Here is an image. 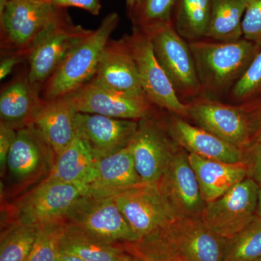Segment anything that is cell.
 Wrapping results in <instances>:
<instances>
[{
    "mask_svg": "<svg viewBox=\"0 0 261 261\" xmlns=\"http://www.w3.org/2000/svg\"><path fill=\"white\" fill-rule=\"evenodd\" d=\"M119 21L120 16L115 12L105 17L99 27L72 50L44 84L42 99L64 97L94 78L103 51Z\"/></svg>",
    "mask_w": 261,
    "mask_h": 261,
    "instance_id": "3957f363",
    "label": "cell"
},
{
    "mask_svg": "<svg viewBox=\"0 0 261 261\" xmlns=\"http://www.w3.org/2000/svg\"><path fill=\"white\" fill-rule=\"evenodd\" d=\"M92 80L118 92L145 95L135 58L124 37L118 40L110 39Z\"/></svg>",
    "mask_w": 261,
    "mask_h": 261,
    "instance_id": "ac0fdd59",
    "label": "cell"
},
{
    "mask_svg": "<svg viewBox=\"0 0 261 261\" xmlns=\"http://www.w3.org/2000/svg\"><path fill=\"white\" fill-rule=\"evenodd\" d=\"M142 183L128 145L116 153L97 160V174L87 188V195L114 197Z\"/></svg>",
    "mask_w": 261,
    "mask_h": 261,
    "instance_id": "44dd1931",
    "label": "cell"
},
{
    "mask_svg": "<svg viewBox=\"0 0 261 261\" xmlns=\"http://www.w3.org/2000/svg\"><path fill=\"white\" fill-rule=\"evenodd\" d=\"M66 228L65 219L40 225L32 251L25 261H57L61 254L60 245Z\"/></svg>",
    "mask_w": 261,
    "mask_h": 261,
    "instance_id": "4dcf8cb0",
    "label": "cell"
},
{
    "mask_svg": "<svg viewBox=\"0 0 261 261\" xmlns=\"http://www.w3.org/2000/svg\"><path fill=\"white\" fill-rule=\"evenodd\" d=\"M16 134L17 130L14 128L0 123V174L2 179L6 173L8 154L16 137Z\"/></svg>",
    "mask_w": 261,
    "mask_h": 261,
    "instance_id": "d590c367",
    "label": "cell"
},
{
    "mask_svg": "<svg viewBox=\"0 0 261 261\" xmlns=\"http://www.w3.org/2000/svg\"><path fill=\"white\" fill-rule=\"evenodd\" d=\"M113 197L137 240L176 219L157 184H140Z\"/></svg>",
    "mask_w": 261,
    "mask_h": 261,
    "instance_id": "8fae6325",
    "label": "cell"
},
{
    "mask_svg": "<svg viewBox=\"0 0 261 261\" xmlns=\"http://www.w3.org/2000/svg\"><path fill=\"white\" fill-rule=\"evenodd\" d=\"M138 121L77 113L75 133L88 146L94 159L98 160L129 145L138 128Z\"/></svg>",
    "mask_w": 261,
    "mask_h": 261,
    "instance_id": "e0dca14e",
    "label": "cell"
},
{
    "mask_svg": "<svg viewBox=\"0 0 261 261\" xmlns=\"http://www.w3.org/2000/svg\"><path fill=\"white\" fill-rule=\"evenodd\" d=\"M166 130L173 142L188 153L224 163L243 161V149L200 127L190 124L179 117L171 118Z\"/></svg>",
    "mask_w": 261,
    "mask_h": 261,
    "instance_id": "d6986e66",
    "label": "cell"
},
{
    "mask_svg": "<svg viewBox=\"0 0 261 261\" xmlns=\"http://www.w3.org/2000/svg\"><path fill=\"white\" fill-rule=\"evenodd\" d=\"M247 0H212L205 37L231 42L243 37L242 23Z\"/></svg>",
    "mask_w": 261,
    "mask_h": 261,
    "instance_id": "484cf974",
    "label": "cell"
},
{
    "mask_svg": "<svg viewBox=\"0 0 261 261\" xmlns=\"http://www.w3.org/2000/svg\"><path fill=\"white\" fill-rule=\"evenodd\" d=\"M139 122L130 141L135 168L142 184H158L177 145L167 130L149 117Z\"/></svg>",
    "mask_w": 261,
    "mask_h": 261,
    "instance_id": "9a60e30c",
    "label": "cell"
},
{
    "mask_svg": "<svg viewBox=\"0 0 261 261\" xmlns=\"http://www.w3.org/2000/svg\"><path fill=\"white\" fill-rule=\"evenodd\" d=\"M244 111L247 113L251 121L252 142L261 144V102L252 111Z\"/></svg>",
    "mask_w": 261,
    "mask_h": 261,
    "instance_id": "f35d334b",
    "label": "cell"
},
{
    "mask_svg": "<svg viewBox=\"0 0 261 261\" xmlns=\"http://www.w3.org/2000/svg\"><path fill=\"white\" fill-rule=\"evenodd\" d=\"M64 219L68 226L107 243L122 246L137 241L113 197L87 194L82 196L70 207Z\"/></svg>",
    "mask_w": 261,
    "mask_h": 261,
    "instance_id": "8992f818",
    "label": "cell"
},
{
    "mask_svg": "<svg viewBox=\"0 0 261 261\" xmlns=\"http://www.w3.org/2000/svg\"><path fill=\"white\" fill-rule=\"evenodd\" d=\"M225 261H261L260 216H255L246 227L228 240Z\"/></svg>",
    "mask_w": 261,
    "mask_h": 261,
    "instance_id": "f1b7e54d",
    "label": "cell"
},
{
    "mask_svg": "<svg viewBox=\"0 0 261 261\" xmlns=\"http://www.w3.org/2000/svg\"><path fill=\"white\" fill-rule=\"evenodd\" d=\"M261 92V48L247 69L233 84L232 95L236 100H245Z\"/></svg>",
    "mask_w": 261,
    "mask_h": 261,
    "instance_id": "d6a6232c",
    "label": "cell"
},
{
    "mask_svg": "<svg viewBox=\"0 0 261 261\" xmlns=\"http://www.w3.org/2000/svg\"><path fill=\"white\" fill-rule=\"evenodd\" d=\"M50 3L57 8L65 9L69 7H74L94 15L99 14L102 7L99 0H51Z\"/></svg>",
    "mask_w": 261,
    "mask_h": 261,
    "instance_id": "8d00e7d4",
    "label": "cell"
},
{
    "mask_svg": "<svg viewBox=\"0 0 261 261\" xmlns=\"http://www.w3.org/2000/svg\"><path fill=\"white\" fill-rule=\"evenodd\" d=\"M25 58H28V55L23 51H15L14 53L5 57L0 63V79L5 80L12 73L17 65L21 63Z\"/></svg>",
    "mask_w": 261,
    "mask_h": 261,
    "instance_id": "74e56055",
    "label": "cell"
},
{
    "mask_svg": "<svg viewBox=\"0 0 261 261\" xmlns=\"http://www.w3.org/2000/svg\"><path fill=\"white\" fill-rule=\"evenodd\" d=\"M60 250L84 261H126L129 256L121 245L103 241L67 224Z\"/></svg>",
    "mask_w": 261,
    "mask_h": 261,
    "instance_id": "d4e9b609",
    "label": "cell"
},
{
    "mask_svg": "<svg viewBox=\"0 0 261 261\" xmlns=\"http://www.w3.org/2000/svg\"><path fill=\"white\" fill-rule=\"evenodd\" d=\"M77 113L65 97L43 99L32 124L47 141L56 156L64 151L76 137Z\"/></svg>",
    "mask_w": 261,
    "mask_h": 261,
    "instance_id": "ffe728a7",
    "label": "cell"
},
{
    "mask_svg": "<svg viewBox=\"0 0 261 261\" xmlns=\"http://www.w3.org/2000/svg\"><path fill=\"white\" fill-rule=\"evenodd\" d=\"M78 113L140 121L150 114L145 95H136L108 88L94 80L64 96Z\"/></svg>",
    "mask_w": 261,
    "mask_h": 261,
    "instance_id": "7c38bea8",
    "label": "cell"
},
{
    "mask_svg": "<svg viewBox=\"0 0 261 261\" xmlns=\"http://www.w3.org/2000/svg\"><path fill=\"white\" fill-rule=\"evenodd\" d=\"M82 185L47 178L13 202H2V228L11 224H45L64 219L75 202L87 195Z\"/></svg>",
    "mask_w": 261,
    "mask_h": 261,
    "instance_id": "7a4b0ae2",
    "label": "cell"
},
{
    "mask_svg": "<svg viewBox=\"0 0 261 261\" xmlns=\"http://www.w3.org/2000/svg\"><path fill=\"white\" fill-rule=\"evenodd\" d=\"M177 0H142L132 20L135 27L149 28L163 23H173V15Z\"/></svg>",
    "mask_w": 261,
    "mask_h": 261,
    "instance_id": "1f68e13d",
    "label": "cell"
},
{
    "mask_svg": "<svg viewBox=\"0 0 261 261\" xmlns=\"http://www.w3.org/2000/svg\"><path fill=\"white\" fill-rule=\"evenodd\" d=\"M242 29L243 38L261 44V0H247Z\"/></svg>",
    "mask_w": 261,
    "mask_h": 261,
    "instance_id": "836d02e7",
    "label": "cell"
},
{
    "mask_svg": "<svg viewBox=\"0 0 261 261\" xmlns=\"http://www.w3.org/2000/svg\"><path fill=\"white\" fill-rule=\"evenodd\" d=\"M123 247L128 253L144 261H190L176 251L158 230Z\"/></svg>",
    "mask_w": 261,
    "mask_h": 261,
    "instance_id": "f546056e",
    "label": "cell"
},
{
    "mask_svg": "<svg viewBox=\"0 0 261 261\" xmlns=\"http://www.w3.org/2000/svg\"><path fill=\"white\" fill-rule=\"evenodd\" d=\"M39 229L40 226L38 225L17 223L3 227L0 240V261H25Z\"/></svg>",
    "mask_w": 261,
    "mask_h": 261,
    "instance_id": "83f0119b",
    "label": "cell"
},
{
    "mask_svg": "<svg viewBox=\"0 0 261 261\" xmlns=\"http://www.w3.org/2000/svg\"><path fill=\"white\" fill-rule=\"evenodd\" d=\"M257 216L261 217V187L259 186L258 197H257Z\"/></svg>",
    "mask_w": 261,
    "mask_h": 261,
    "instance_id": "b9f144b4",
    "label": "cell"
},
{
    "mask_svg": "<svg viewBox=\"0 0 261 261\" xmlns=\"http://www.w3.org/2000/svg\"><path fill=\"white\" fill-rule=\"evenodd\" d=\"M158 231L190 261L226 260L228 240L207 227L200 217L176 219Z\"/></svg>",
    "mask_w": 261,
    "mask_h": 261,
    "instance_id": "5bb4252c",
    "label": "cell"
},
{
    "mask_svg": "<svg viewBox=\"0 0 261 261\" xmlns=\"http://www.w3.org/2000/svg\"><path fill=\"white\" fill-rule=\"evenodd\" d=\"M157 185L176 219L200 217L206 202L185 149L176 147Z\"/></svg>",
    "mask_w": 261,
    "mask_h": 261,
    "instance_id": "4fadbf2b",
    "label": "cell"
},
{
    "mask_svg": "<svg viewBox=\"0 0 261 261\" xmlns=\"http://www.w3.org/2000/svg\"><path fill=\"white\" fill-rule=\"evenodd\" d=\"M93 30L72 21L65 9L29 49V80L40 88L66 57Z\"/></svg>",
    "mask_w": 261,
    "mask_h": 261,
    "instance_id": "5b68a950",
    "label": "cell"
},
{
    "mask_svg": "<svg viewBox=\"0 0 261 261\" xmlns=\"http://www.w3.org/2000/svg\"><path fill=\"white\" fill-rule=\"evenodd\" d=\"M259 185L246 178L224 195L206 203L201 219L210 229L231 240L257 216Z\"/></svg>",
    "mask_w": 261,
    "mask_h": 261,
    "instance_id": "30bf717a",
    "label": "cell"
},
{
    "mask_svg": "<svg viewBox=\"0 0 261 261\" xmlns=\"http://www.w3.org/2000/svg\"><path fill=\"white\" fill-rule=\"evenodd\" d=\"M126 261H144L142 260V259L140 258V257L135 256V255H132V254L129 253V256L128 257L127 260Z\"/></svg>",
    "mask_w": 261,
    "mask_h": 261,
    "instance_id": "ee69618b",
    "label": "cell"
},
{
    "mask_svg": "<svg viewBox=\"0 0 261 261\" xmlns=\"http://www.w3.org/2000/svg\"><path fill=\"white\" fill-rule=\"evenodd\" d=\"M243 151V162L246 166L247 177L261 187V144L251 142Z\"/></svg>",
    "mask_w": 261,
    "mask_h": 261,
    "instance_id": "e575fe53",
    "label": "cell"
},
{
    "mask_svg": "<svg viewBox=\"0 0 261 261\" xmlns=\"http://www.w3.org/2000/svg\"><path fill=\"white\" fill-rule=\"evenodd\" d=\"M63 10L47 2L10 0L0 16L3 46L29 56L33 44Z\"/></svg>",
    "mask_w": 261,
    "mask_h": 261,
    "instance_id": "ba28073f",
    "label": "cell"
},
{
    "mask_svg": "<svg viewBox=\"0 0 261 261\" xmlns=\"http://www.w3.org/2000/svg\"><path fill=\"white\" fill-rule=\"evenodd\" d=\"M34 1L47 2V3H50V0H34Z\"/></svg>",
    "mask_w": 261,
    "mask_h": 261,
    "instance_id": "f6af8a7d",
    "label": "cell"
},
{
    "mask_svg": "<svg viewBox=\"0 0 261 261\" xmlns=\"http://www.w3.org/2000/svg\"><path fill=\"white\" fill-rule=\"evenodd\" d=\"M201 87L219 92L243 75L261 44L242 38L231 42L197 41L189 44Z\"/></svg>",
    "mask_w": 261,
    "mask_h": 261,
    "instance_id": "277c9868",
    "label": "cell"
},
{
    "mask_svg": "<svg viewBox=\"0 0 261 261\" xmlns=\"http://www.w3.org/2000/svg\"><path fill=\"white\" fill-rule=\"evenodd\" d=\"M189 161L195 171L201 195L206 203L224 195L247 178L246 166L243 162L224 163L190 153Z\"/></svg>",
    "mask_w": 261,
    "mask_h": 261,
    "instance_id": "7402d4cb",
    "label": "cell"
},
{
    "mask_svg": "<svg viewBox=\"0 0 261 261\" xmlns=\"http://www.w3.org/2000/svg\"><path fill=\"white\" fill-rule=\"evenodd\" d=\"M56 154L34 125L17 130L1 184L2 199H15L50 174Z\"/></svg>",
    "mask_w": 261,
    "mask_h": 261,
    "instance_id": "6da1fadb",
    "label": "cell"
},
{
    "mask_svg": "<svg viewBox=\"0 0 261 261\" xmlns=\"http://www.w3.org/2000/svg\"><path fill=\"white\" fill-rule=\"evenodd\" d=\"M212 0H177L172 23L181 37L190 39L206 37Z\"/></svg>",
    "mask_w": 261,
    "mask_h": 261,
    "instance_id": "4316f807",
    "label": "cell"
},
{
    "mask_svg": "<svg viewBox=\"0 0 261 261\" xmlns=\"http://www.w3.org/2000/svg\"><path fill=\"white\" fill-rule=\"evenodd\" d=\"M133 55L144 93L152 104L178 116H188V105L181 102L176 89L160 64L148 34L135 27L124 37Z\"/></svg>",
    "mask_w": 261,
    "mask_h": 261,
    "instance_id": "52a82bcc",
    "label": "cell"
},
{
    "mask_svg": "<svg viewBox=\"0 0 261 261\" xmlns=\"http://www.w3.org/2000/svg\"><path fill=\"white\" fill-rule=\"evenodd\" d=\"M141 2L142 0H126L127 13L132 20L137 14V10L140 6Z\"/></svg>",
    "mask_w": 261,
    "mask_h": 261,
    "instance_id": "ab89813d",
    "label": "cell"
},
{
    "mask_svg": "<svg viewBox=\"0 0 261 261\" xmlns=\"http://www.w3.org/2000/svg\"><path fill=\"white\" fill-rule=\"evenodd\" d=\"M188 116L200 128L238 148L243 149L252 142L251 121L241 106L197 99L188 105Z\"/></svg>",
    "mask_w": 261,
    "mask_h": 261,
    "instance_id": "2e32d148",
    "label": "cell"
},
{
    "mask_svg": "<svg viewBox=\"0 0 261 261\" xmlns=\"http://www.w3.org/2000/svg\"><path fill=\"white\" fill-rule=\"evenodd\" d=\"M57 261H84L80 258V257L74 256V255H69V254L62 253L60 254Z\"/></svg>",
    "mask_w": 261,
    "mask_h": 261,
    "instance_id": "60d3db41",
    "label": "cell"
},
{
    "mask_svg": "<svg viewBox=\"0 0 261 261\" xmlns=\"http://www.w3.org/2000/svg\"><path fill=\"white\" fill-rule=\"evenodd\" d=\"M96 174L97 160L87 144L76 136L72 143L56 156L54 166L47 178L88 188Z\"/></svg>",
    "mask_w": 261,
    "mask_h": 261,
    "instance_id": "cb8c5ba5",
    "label": "cell"
},
{
    "mask_svg": "<svg viewBox=\"0 0 261 261\" xmlns=\"http://www.w3.org/2000/svg\"><path fill=\"white\" fill-rule=\"evenodd\" d=\"M42 101L39 87L31 83L28 76L14 81L0 96V123L16 130L32 125Z\"/></svg>",
    "mask_w": 261,
    "mask_h": 261,
    "instance_id": "603a6c76",
    "label": "cell"
},
{
    "mask_svg": "<svg viewBox=\"0 0 261 261\" xmlns=\"http://www.w3.org/2000/svg\"><path fill=\"white\" fill-rule=\"evenodd\" d=\"M9 1L10 0H0V16L4 13L5 8Z\"/></svg>",
    "mask_w": 261,
    "mask_h": 261,
    "instance_id": "7bdbcfd3",
    "label": "cell"
},
{
    "mask_svg": "<svg viewBox=\"0 0 261 261\" xmlns=\"http://www.w3.org/2000/svg\"><path fill=\"white\" fill-rule=\"evenodd\" d=\"M50 2H51V0H50Z\"/></svg>",
    "mask_w": 261,
    "mask_h": 261,
    "instance_id": "bcb514c9",
    "label": "cell"
},
{
    "mask_svg": "<svg viewBox=\"0 0 261 261\" xmlns=\"http://www.w3.org/2000/svg\"><path fill=\"white\" fill-rule=\"evenodd\" d=\"M142 29L150 38L156 58L177 94L187 97L198 93L201 84L190 46L178 34L173 23Z\"/></svg>",
    "mask_w": 261,
    "mask_h": 261,
    "instance_id": "9c48e42d",
    "label": "cell"
}]
</instances>
